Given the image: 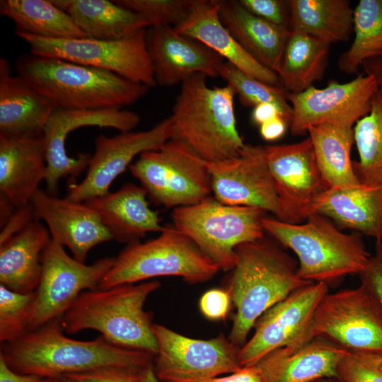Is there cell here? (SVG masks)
I'll use <instances>...</instances> for the list:
<instances>
[{
	"label": "cell",
	"instance_id": "6da1fadb",
	"mask_svg": "<svg viewBox=\"0 0 382 382\" xmlns=\"http://www.w3.org/2000/svg\"><path fill=\"white\" fill-rule=\"evenodd\" d=\"M64 332L62 318L54 319L1 344L0 357L15 371L41 378L108 366L141 370L153 364L155 356L148 352L115 346L101 335L82 341L69 338Z\"/></svg>",
	"mask_w": 382,
	"mask_h": 382
},
{
	"label": "cell",
	"instance_id": "7a4b0ae2",
	"mask_svg": "<svg viewBox=\"0 0 382 382\" xmlns=\"http://www.w3.org/2000/svg\"><path fill=\"white\" fill-rule=\"evenodd\" d=\"M228 291L236 312L228 340L241 348L257 320L297 289L311 283L295 260L265 237L238 245Z\"/></svg>",
	"mask_w": 382,
	"mask_h": 382
},
{
	"label": "cell",
	"instance_id": "3957f363",
	"mask_svg": "<svg viewBox=\"0 0 382 382\" xmlns=\"http://www.w3.org/2000/svg\"><path fill=\"white\" fill-rule=\"evenodd\" d=\"M17 75L50 99L57 108H122L144 97L149 88L115 73L65 59L21 57Z\"/></svg>",
	"mask_w": 382,
	"mask_h": 382
},
{
	"label": "cell",
	"instance_id": "277c9868",
	"mask_svg": "<svg viewBox=\"0 0 382 382\" xmlns=\"http://www.w3.org/2000/svg\"><path fill=\"white\" fill-rule=\"evenodd\" d=\"M160 286L154 280L84 291L62 316L64 330L74 334L94 330L115 346L156 356L153 316L144 303Z\"/></svg>",
	"mask_w": 382,
	"mask_h": 382
},
{
	"label": "cell",
	"instance_id": "5b68a950",
	"mask_svg": "<svg viewBox=\"0 0 382 382\" xmlns=\"http://www.w3.org/2000/svg\"><path fill=\"white\" fill-rule=\"evenodd\" d=\"M207 76L196 74L181 83L170 117L176 138L201 158L216 162L237 156L245 146L234 110V90L209 87Z\"/></svg>",
	"mask_w": 382,
	"mask_h": 382
},
{
	"label": "cell",
	"instance_id": "8992f818",
	"mask_svg": "<svg viewBox=\"0 0 382 382\" xmlns=\"http://www.w3.org/2000/svg\"><path fill=\"white\" fill-rule=\"evenodd\" d=\"M265 232L297 256L299 277L328 286L348 274H359L370 257L360 233H345L329 219L311 214L289 224L264 217Z\"/></svg>",
	"mask_w": 382,
	"mask_h": 382
},
{
	"label": "cell",
	"instance_id": "52a82bcc",
	"mask_svg": "<svg viewBox=\"0 0 382 382\" xmlns=\"http://www.w3.org/2000/svg\"><path fill=\"white\" fill-rule=\"evenodd\" d=\"M219 270L187 236L175 227H166L156 238L127 244L115 257L98 289L169 276L200 283L212 279Z\"/></svg>",
	"mask_w": 382,
	"mask_h": 382
},
{
	"label": "cell",
	"instance_id": "ba28073f",
	"mask_svg": "<svg viewBox=\"0 0 382 382\" xmlns=\"http://www.w3.org/2000/svg\"><path fill=\"white\" fill-rule=\"evenodd\" d=\"M263 210L223 204L209 197L173 209L175 228L192 240L219 270H232L241 244L264 238Z\"/></svg>",
	"mask_w": 382,
	"mask_h": 382
},
{
	"label": "cell",
	"instance_id": "9c48e42d",
	"mask_svg": "<svg viewBox=\"0 0 382 382\" xmlns=\"http://www.w3.org/2000/svg\"><path fill=\"white\" fill-rule=\"evenodd\" d=\"M129 168L151 199L166 208L195 204L212 192L206 161L176 137L142 153Z\"/></svg>",
	"mask_w": 382,
	"mask_h": 382
},
{
	"label": "cell",
	"instance_id": "30bf717a",
	"mask_svg": "<svg viewBox=\"0 0 382 382\" xmlns=\"http://www.w3.org/2000/svg\"><path fill=\"white\" fill-rule=\"evenodd\" d=\"M16 35L30 53L56 57L115 73L147 87L156 86L146 46V30L117 40L88 37L54 39L24 33Z\"/></svg>",
	"mask_w": 382,
	"mask_h": 382
},
{
	"label": "cell",
	"instance_id": "8fae6325",
	"mask_svg": "<svg viewBox=\"0 0 382 382\" xmlns=\"http://www.w3.org/2000/svg\"><path fill=\"white\" fill-rule=\"evenodd\" d=\"M114 261L115 257H106L86 265L51 238L42 255L41 277L28 331L62 318L83 291L98 289Z\"/></svg>",
	"mask_w": 382,
	"mask_h": 382
},
{
	"label": "cell",
	"instance_id": "7c38bea8",
	"mask_svg": "<svg viewBox=\"0 0 382 382\" xmlns=\"http://www.w3.org/2000/svg\"><path fill=\"white\" fill-rule=\"evenodd\" d=\"M310 337L351 353L382 352V315L361 286L328 292L315 311Z\"/></svg>",
	"mask_w": 382,
	"mask_h": 382
},
{
	"label": "cell",
	"instance_id": "4fadbf2b",
	"mask_svg": "<svg viewBox=\"0 0 382 382\" xmlns=\"http://www.w3.org/2000/svg\"><path fill=\"white\" fill-rule=\"evenodd\" d=\"M153 331L158 345L153 367L161 382L203 380L242 368L240 348L223 335L209 340L195 339L156 323Z\"/></svg>",
	"mask_w": 382,
	"mask_h": 382
},
{
	"label": "cell",
	"instance_id": "5bb4252c",
	"mask_svg": "<svg viewBox=\"0 0 382 382\" xmlns=\"http://www.w3.org/2000/svg\"><path fill=\"white\" fill-rule=\"evenodd\" d=\"M327 293V284L311 282L267 310L255 322L253 335L238 350L241 366H255L274 350L311 340L313 316Z\"/></svg>",
	"mask_w": 382,
	"mask_h": 382
},
{
	"label": "cell",
	"instance_id": "9a60e30c",
	"mask_svg": "<svg viewBox=\"0 0 382 382\" xmlns=\"http://www.w3.org/2000/svg\"><path fill=\"white\" fill-rule=\"evenodd\" d=\"M175 137L170 116L146 131L120 132L114 137L99 135L94 142L95 150L86 176L80 183H69L66 197L85 202L106 195L113 181L129 167L135 156L158 149Z\"/></svg>",
	"mask_w": 382,
	"mask_h": 382
},
{
	"label": "cell",
	"instance_id": "2e32d148",
	"mask_svg": "<svg viewBox=\"0 0 382 382\" xmlns=\"http://www.w3.org/2000/svg\"><path fill=\"white\" fill-rule=\"evenodd\" d=\"M141 121L140 116L131 110L120 108L63 109L57 108L43 131L47 173L46 191L57 195L58 185L63 178L79 176L88 168L91 154L80 153L69 156L66 140L74 130L88 126L108 127L120 132L132 131Z\"/></svg>",
	"mask_w": 382,
	"mask_h": 382
},
{
	"label": "cell",
	"instance_id": "e0dca14e",
	"mask_svg": "<svg viewBox=\"0 0 382 382\" xmlns=\"http://www.w3.org/2000/svg\"><path fill=\"white\" fill-rule=\"evenodd\" d=\"M378 86L373 76L361 74L346 83L331 80L322 88L312 86L299 93H287L293 110L292 135H303L310 127L335 124L353 127L370 110Z\"/></svg>",
	"mask_w": 382,
	"mask_h": 382
},
{
	"label": "cell",
	"instance_id": "ac0fdd59",
	"mask_svg": "<svg viewBox=\"0 0 382 382\" xmlns=\"http://www.w3.org/2000/svg\"><path fill=\"white\" fill-rule=\"evenodd\" d=\"M266 162L281 202L283 220L303 223L319 196L328 189L310 138L294 144L265 145Z\"/></svg>",
	"mask_w": 382,
	"mask_h": 382
},
{
	"label": "cell",
	"instance_id": "d6986e66",
	"mask_svg": "<svg viewBox=\"0 0 382 382\" xmlns=\"http://www.w3.org/2000/svg\"><path fill=\"white\" fill-rule=\"evenodd\" d=\"M206 163L216 200L229 205L258 208L283 220L281 202L263 146L245 144L237 156Z\"/></svg>",
	"mask_w": 382,
	"mask_h": 382
},
{
	"label": "cell",
	"instance_id": "ffe728a7",
	"mask_svg": "<svg viewBox=\"0 0 382 382\" xmlns=\"http://www.w3.org/2000/svg\"><path fill=\"white\" fill-rule=\"evenodd\" d=\"M146 38L156 86L182 83L196 74L219 76L224 59L173 26L150 27Z\"/></svg>",
	"mask_w": 382,
	"mask_h": 382
},
{
	"label": "cell",
	"instance_id": "44dd1931",
	"mask_svg": "<svg viewBox=\"0 0 382 382\" xmlns=\"http://www.w3.org/2000/svg\"><path fill=\"white\" fill-rule=\"evenodd\" d=\"M31 203L36 218L47 224L51 238L66 247L81 262L95 246L112 240L98 213L85 202L60 198L39 189Z\"/></svg>",
	"mask_w": 382,
	"mask_h": 382
},
{
	"label": "cell",
	"instance_id": "7402d4cb",
	"mask_svg": "<svg viewBox=\"0 0 382 382\" xmlns=\"http://www.w3.org/2000/svg\"><path fill=\"white\" fill-rule=\"evenodd\" d=\"M173 28L211 49L245 74L281 86L277 73L252 57L224 25L219 17V0H191L187 17Z\"/></svg>",
	"mask_w": 382,
	"mask_h": 382
},
{
	"label": "cell",
	"instance_id": "603a6c76",
	"mask_svg": "<svg viewBox=\"0 0 382 382\" xmlns=\"http://www.w3.org/2000/svg\"><path fill=\"white\" fill-rule=\"evenodd\" d=\"M349 353L325 339L315 337L274 350L255 366L266 382H315L338 378V365Z\"/></svg>",
	"mask_w": 382,
	"mask_h": 382
},
{
	"label": "cell",
	"instance_id": "cb8c5ba5",
	"mask_svg": "<svg viewBox=\"0 0 382 382\" xmlns=\"http://www.w3.org/2000/svg\"><path fill=\"white\" fill-rule=\"evenodd\" d=\"M57 108L24 79L13 75L8 61L0 59V135L40 137Z\"/></svg>",
	"mask_w": 382,
	"mask_h": 382
},
{
	"label": "cell",
	"instance_id": "d4e9b609",
	"mask_svg": "<svg viewBox=\"0 0 382 382\" xmlns=\"http://www.w3.org/2000/svg\"><path fill=\"white\" fill-rule=\"evenodd\" d=\"M47 163L43 137L0 135V195L16 208L31 202L45 180Z\"/></svg>",
	"mask_w": 382,
	"mask_h": 382
},
{
	"label": "cell",
	"instance_id": "484cf974",
	"mask_svg": "<svg viewBox=\"0 0 382 382\" xmlns=\"http://www.w3.org/2000/svg\"><path fill=\"white\" fill-rule=\"evenodd\" d=\"M141 185L125 183L118 190L87 200L98 214L112 240L130 244L150 232H162L158 213L149 207Z\"/></svg>",
	"mask_w": 382,
	"mask_h": 382
},
{
	"label": "cell",
	"instance_id": "4316f807",
	"mask_svg": "<svg viewBox=\"0 0 382 382\" xmlns=\"http://www.w3.org/2000/svg\"><path fill=\"white\" fill-rule=\"evenodd\" d=\"M338 226L382 241V185L328 188L317 199L313 213Z\"/></svg>",
	"mask_w": 382,
	"mask_h": 382
},
{
	"label": "cell",
	"instance_id": "83f0119b",
	"mask_svg": "<svg viewBox=\"0 0 382 382\" xmlns=\"http://www.w3.org/2000/svg\"><path fill=\"white\" fill-rule=\"evenodd\" d=\"M51 240L45 225L35 219L0 244V284L21 294L35 291L42 272V255Z\"/></svg>",
	"mask_w": 382,
	"mask_h": 382
},
{
	"label": "cell",
	"instance_id": "f1b7e54d",
	"mask_svg": "<svg viewBox=\"0 0 382 382\" xmlns=\"http://www.w3.org/2000/svg\"><path fill=\"white\" fill-rule=\"evenodd\" d=\"M219 17L241 47L257 62L276 72L290 30L253 15L238 1L219 0Z\"/></svg>",
	"mask_w": 382,
	"mask_h": 382
},
{
	"label": "cell",
	"instance_id": "f546056e",
	"mask_svg": "<svg viewBox=\"0 0 382 382\" xmlns=\"http://www.w3.org/2000/svg\"><path fill=\"white\" fill-rule=\"evenodd\" d=\"M66 12L86 37L117 40L149 28L140 15L108 0H51Z\"/></svg>",
	"mask_w": 382,
	"mask_h": 382
},
{
	"label": "cell",
	"instance_id": "4dcf8cb0",
	"mask_svg": "<svg viewBox=\"0 0 382 382\" xmlns=\"http://www.w3.org/2000/svg\"><path fill=\"white\" fill-rule=\"evenodd\" d=\"M331 45L299 30H290L276 71L280 86L299 93L323 79Z\"/></svg>",
	"mask_w": 382,
	"mask_h": 382
},
{
	"label": "cell",
	"instance_id": "1f68e13d",
	"mask_svg": "<svg viewBox=\"0 0 382 382\" xmlns=\"http://www.w3.org/2000/svg\"><path fill=\"white\" fill-rule=\"evenodd\" d=\"M289 30H299L330 45L347 41L353 13L347 0H289Z\"/></svg>",
	"mask_w": 382,
	"mask_h": 382
},
{
	"label": "cell",
	"instance_id": "d6a6232c",
	"mask_svg": "<svg viewBox=\"0 0 382 382\" xmlns=\"http://www.w3.org/2000/svg\"><path fill=\"white\" fill-rule=\"evenodd\" d=\"M307 133L328 188L360 185L350 156L354 144L353 127L327 123L311 127Z\"/></svg>",
	"mask_w": 382,
	"mask_h": 382
},
{
	"label": "cell",
	"instance_id": "836d02e7",
	"mask_svg": "<svg viewBox=\"0 0 382 382\" xmlns=\"http://www.w3.org/2000/svg\"><path fill=\"white\" fill-rule=\"evenodd\" d=\"M1 15L16 25V33L54 39L86 37L72 18L51 0H1Z\"/></svg>",
	"mask_w": 382,
	"mask_h": 382
},
{
	"label": "cell",
	"instance_id": "e575fe53",
	"mask_svg": "<svg viewBox=\"0 0 382 382\" xmlns=\"http://www.w3.org/2000/svg\"><path fill=\"white\" fill-rule=\"evenodd\" d=\"M354 129L359 160L352 161L356 176L362 185H382V87L375 93L369 112Z\"/></svg>",
	"mask_w": 382,
	"mask_h": 382
},
{
	"label": "cell",
	"instance_id": "d590c367",
	"mask_svg": "<svg viewBox=\"0 0 382 382\" xmlns=\"http://www.w3.org/2000/svg\"><path fill=\"white\" fill-rule=\"evenodd\" d=\"M354 40L339 57L340 71L355 74L363 63L382 55V0H360L354 8Z\"/></svg>",
	"mask_w": 382,
	"mask_h": 382
},
{
	"label": "cell",
	"instance_id": "8d00e7d4",
	"mask_svg": "<svg viewBox=\"0 0 382 382\" xmlns=\"http://www.w3.org/2000/svg\"><path fill=\"white\" fill-rule=\"evenodd\" d=\"M219 76L234 90L242 105L254 108L262 103L274 104L290 125L293 110L287 100V92L282 86L253 78L226 61L220 67Z\"/></svg>",
	"mask_w": 382,
	"mask_h": 382
},
{
	"label": "cell",
	"instance_id": "74e56055",
	"mask_svg": "<svg viewBox=\"0 0 382 382\" xmlns=\"http://www.w3.org/2000/svg\"><path fill=\"white\" fill-rule=\"evenodd\" d=\"M35 292L21 294L0 284V342H10L28 331Z\"/></svg>",
	"mask_w": 382,
	"mask_h": 382
},
{
	"label": "cell",
	"instance_id": "f35d334b",
	"mask_svg": "<svg viewBox=\"0 0 382 382\" xmlns=\"http://www.w3.org/2000/svg\"><path fill=\"white\" fill-rule=\"evenodd\" d=\"M118 4L142 16L150 27H175L187 17L191 0H117Z\"/></svg>",
	"mask_w": 382,
	"mask_h": 382
},
{
	"label": "cell",
	"instance_id": "ab89813d",
	"mask_svg": "<svg viewBox=\"0 0 382 382\" xmlns=\"http://www.w3.org/2000/svg\"><path fill=\"white\" fill-rule=\"evenodd\" d=\"M360 286L367 292L382 315V241H376L374 253L359 274Z\"/></svg>",
	"mask_w": 382,
	"mask_h": 382
},
{
	"label": "cell",
	"instance_id": "60d3db41",
	"mask_svg": "<svg viewBox=\"0 0 382 382\" xmlns=\"http://www.w3.org/2000/svg\"><path fill=\"white\" fill-rule=\"evenodd\" d=\"M253 15L275 25L289 28V9L287 1L238 0Z\"/></svg>",
	"mask_w": 382,
	"mask_h": 382
},
{
	"label": "cell",
	"instance_id": "b9f144b4",
	"mask_svg": "<svg viewBox=\"0 0 382 382\" xmlns=\"http://www.w3.org/2000/svg\"><path fill=\"white\" fill-rule=\"evenodd\" d=\"M141 370L143 369L108 366L81 373L69 374L63 376L74 382H137Z\"/></svg>",
	"mask_w": 382,
	"mask_h": 382
},
{
	"label": "cell",
	"instance_id": "7bdbcfd3",
	"mask_svg": "<svg viewBox=\"0 0 382 382\" xmlns=\"http://www.w3.org/2000/svg\"><path fill=\"white\" fill-rule=\"evenodd\" d=\"M338 378L342 382H382V371L359 359L351 352L337 367Z\"/></svg>",
	"mask_w": 382,
	"mask_h": 382
},
{
	"label": "cell",
	"instance_id": "ee69618b",
	"mask_svg": "<svg viewBox=\"0 0 382 382\" xmlns=\"http://www.w3.org/2000/svg\"><path fill=\"white\" fill-rule=\"evenodd\" d=\"M231 298L228 290L212 289L200 298L199 309L206 318L218 320L224 319L229 311Z\"/></svg>",
	"mask_w": 382,
	"mask_h": 382
},
{
	"label": "cell",
	"instance_id": "f6af8a7d",
	"mask_svg": "<svg viewBox=\"0 0 382 382\" xmlns=\"http://www.w3.org/2000/svg\"><path fill=\"white\" fill-rule=\"evenodd\" d=\"M37 219L32 203L16 209L6 224L1 228L0 244L23 231Z\"/></svg>",
	"mask_w": 382,
	"mask_h": 382
},
{
	"label": "cell",
	"instance_id": "bcb514c9",
	"mask_svg": "<svg viewBox=\"0 0 382 382\" xmlns=\"http://www.w3.org/2000/svg\"><path fill=\"white\" fill-rule=\"evenodd\" d=\"M181 382H266L262 374L255 366H243L238 371L224 376H216L203 380Z\"/></svg>",
	"mask_w": 382,
	"mask_h": 382
},
{
	"label": "cell",
	"instance_id": "7dc6e473",
	"mask_svg": "<svg viewBox=\"0 0 382 382\" xmlns=\"http://www.w3.org/2000/svg\"><path fill=\"white\" fill-rule=\"evenodd\" d=\"M289 122L282 116L277 117L260 126L261 137L267 141L277 140L286 132Z\"/></svg>",
	"mask_w": 382,
	"mask_h": 382
},
{
	"label": "cell",
	"instance_id": "c3c4849f",
	"mask_svg": "<svg viewBox=\"0 0 382 382\" xmlns=\"http://www.w3.org/2000/svg\"><path fill=\"white\" fill-rule=\"evenodd\" d=\"M279 116H282L284 118L279 108L272 103L257 105L253 108L251 113L253 122L259 125V127Z\"/></svg>",
	"mask_w": 382,
	"mask_h": 382
},
{
	"label": "cell",
	"instance_id": "681fc988",
	"mask_svg": "<svg viewBox=\"0 0 382 382\" xmlns=\"http://www.w3.org/2000/svg\"><path fill=\"white\" fill-rule=\"evenodd\" d=\"M40 378L37 376L15 371L0 357V382H38Z\"/></svg>",
	"mask_w": 382,
	"mask_h": 382
},
{
	"label": "cell",
	"instance_id": "f907efd6",
	"mask_svg": "<svg viewBox=\"0 0 382 382\" xmlns=\"http://www.w3.org/2000/svg\"><path fill=\"white\" fill-rule=\"evenodd\" d=\"M362 66L365 74L373 76L378 87H382V55L365 61Z\"/></svg>",
	"mask_w": 382,
	"mask_h": 382
},
{
	"label": "cell",
	"instance_id": "816d5d0a",
	"mask_svg": "<svg viewBox=\"0 0 382 382\" xmlns=\"http://www.w3.org/2000/svg\"><path fill=\"white\" fill-rule=\"evenodd\" d=\"M351 354L364 362L382 371V352Z\"/></svg>",
	"mask_w": 382,
	"mask_h": 382
},
{
	"label": "cell",
	"instance_id": "f5cc1de1",
	"mask_svg": "<svg viewBox=\"0 0 382 382\" xmlns=\"http://www.w3.org/2000/svg\"><path fill=\"white\" fill-rule=\"evenodd\" d=\"M16 207L4 196L0 195V224L3 227L11 216Z\"/></svg>",
	"mask_w": 382,
	"mask_h": 382
},
{
	"label": "cell",
	"instance_id": "db71d44e",
	"mask_svg": "<svg viewBox=\"0 0 382 382\" xmlns=\"http://www.w3.org/2000/svg\"><path fill=\"white\" fill-rule=\"evenodd\" d=\"M137 382H161L155 374L153 364L141 370L137 380Z\"/></svg>",
	"mask_w": 382,
	"mask_h": 382
},
{
	"label": "cell",
	"instance_id": "11a10c76",
	"mask_svg": "<svg viewBox=\"0 0 382 382\" xmlns=\"http://www.w3.org/2000/svg\"><path fill=\"white\" fill-rule=\"evenodd\" d=\"M38 382H74L65 376L40 378Z\"/></svg>",
	"mask_w": 382,
	"mask_h": 382
},
{
	"label": "cell",
	"instance_id": "9f6ffc18",
	"mask_svg": "<svg viewBox=\"0 0 382 382\" xmlns=\"http://www.w3.org/2000/svg\"><path fill=\"white\" fill-rule=\"evenodd\" d=\"M315 382H316V381H315ZM321 382H327V381H321Z\"/></svg>",
	"mask_w": 382,
	"mask_h": 382
}]
</instances>
